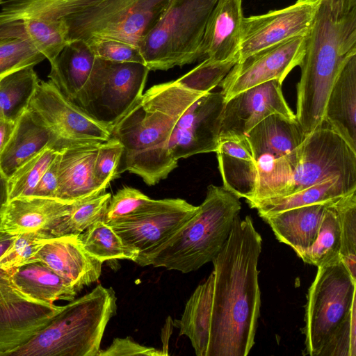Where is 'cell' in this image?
Instances as JSON below:
<instances>
[{"instance_id":"6da1fadb","label":"cell","mask_w":356,"mask_h":356,"mask_svg":"<svg viewBox=\"0 0 356 356\" xmlns=\"http://www.w3.org/2000/svg\"><path fill=\"white\" fill-rule=\"evenodd\" d=\"M262 239L250 216L236 218L213 270L173 322L197 356H246L260 314L258 260Z\"/></svg>"},{"instance_id":"7a4b0ae2","label":"cell","mask_w":356,"mask_h":356,"mask_svg":"<svg viewBox=\"0 0 356 356\" xmlns=\"http://www.w3.org/2000/svg\"><path fill=\"white\" fill-rule=\"evenodd\" d=\"M203 94L176 81L153 86L143 94L111 130V136L123 146L118 176L128 171L149 186L165 179L177 165L168 148L173 127L181 113Z\"/></svg>"},{"instance_id":"3957f363","label":"cell","mask_w":356,"mask_h":356,"mask_svg":"<svg viewBox=\"0 0 356 356\" xmlns=\"http://www.w3.org/2000/svg\"><path fill=\"white\" fill-rule=\"evenodd\" d=\"M305 38L295 115L306 136L325 124L332 85L345 62L356 54V3L321 0Z\"/></svg>"},{"instance_id":"277c9868","label":"cell","mask_w":356,"mask_h":356,"mask_svg":"<svg viewBox=\"0 0 356 356\" xmlns=\"http://www.w3.org/2000/svg\"><path fill=\"white\" fill-rule=\"evenodd\" d=\"M356 279L340 259L318 267L305 311L303 355L356 356Z\"/></svg>"},{"instance_id":"5b68a950","label":"cell","mask_w":356,"mask_h":356,"mask_svg":"<svg viewBox=\"0 0 356 356\" xmlns=\"http://www.w3.org/2000/svg\"><path fill=\"white\" fill-rule=\"evenodd\" d=\"M241 209L238 197L223 186L211 184L196 213L161 245L138 254L134 262L184 273L195 271L220 252Z\"/></svg>"},{"instance_id":"8992f818","label":"cell","mask_w":356,"mask_h":356,"mask_svg":"<svg viewBox=\"0 0 356 356\" xmlns=\"http://www.w3.org/2000/svg\"><path fill=\"white\" fill-rule=\"evenodd\" d=\"M114 290L101 284L63 305L42 329L8 356H97L106 327L115 314Z\"/></svg>"},{"instance_id":"52a82bcc","label":"cell","mask_w":356,"mask_h":356,"mask_svg":"<svg viewBox=\"0 0 356 356\" xmlns=\"http://www.w3.org/2000/svg\"><path fill=\"white\" fill-rule=\"evenodd\" d=\"M218 0H170L139 48L150 70H167L202 59L208 19Z\"/></svg>"},{"instance_id":"ba28073f","label":"cell","mask_w":356,"mask_h":356,"mask_svg":"<svg viewBox=\"0 0 356 356\" xmlns=\"http://www.w3.org/2000/svg\"><path fill=\"white\" fill-rule=\"evenodd\" d=\"M170 0H98L65 18L68 40L112 38L139 46Z\"/></svg>"},{"instance_id":"9c48e42d","label":"cell","mask_w":356,"mask_h":356,"mask_svg":"<svg viewBox=\"0 0 356 356\" xmlns=\"http://www.w3.org/2000/svg\"><path fill=\"white\" fill-rule=\"evenodd\" d=\"M149 72L142 63L95 57L89 78L73 103L112 130L143 95Z\"/></svg>"},{"instance_id":"30bf717a","label":"cell","mask_w":356,"mask_h":356,"mask_svg":"<svg viewBox=\"0 0 356 356\" xmlns=\"http://www.w3.org/2000/svg\"><path fill=\"white\" fill-rule=\"evenodd\" d=\"M336 176L356 179V151L325 124L306 135L291 151L285 184L275 197Z\"/></svg>"},{"instance_id":"8fae6325","label":"cell","mask_w":356,"mask_h":356,"mask_svg":"<svg viewBox=\"0 0 356 356\" xmlns=\"http://www.w3.org/2000/svg\"><path fill=\"white\" fill-rule=\"evenodd\" d=\"M27 110L48 132L49 147L57 152L111 137V130L67 99L51 81H40Z\"/></svg>"},{"instance_id":"7c38bea8","label":"cell","mask_w":356,"mask_h":356,"mask_svg":"<svg viewBox=\"0 0 356 356\" xmlns=\"http://www.w3.org/2000/svg\"><path fill=\"white\" fill-rule=\"evenodd\" d=\"M305 135L296 119L274 114L264 118L245 135L256 163L257 178L254 197L247 202L273 197L283 181L289 153Z\"/></svg>"},{"instance_id":"4fadbf2b","label":"cell","mask_w":356,"mask_h":356,"mask_svg":"<svg viewBox=\"0 0 356 356\" xmlns=\"http://www.w3.org/2000/svg\"><path fill=\"white\" fill-rule=\"evenodd\" d=\"M16 235L0 232V256ZM13 270L0 267V356L29 341L63 306L33 299L16 285Z\"/></svg>"},{"instance_id":"5bb4252c","label":"cell","mask_w":356,"mask_h":356,"mask_svg":"<svg viewBox=\"0 0 356 356\" xmlns=\"http://www.w3.org/2000/svg\"><path fill=\"white\" fill-rule=\"evenodd\" d=\"M305 37L284 40L238 61L219 84L225 102L243 90L271 80L282 83L289 72L301 63Z\"/></svg>"},{"instance_id":"9a60e30c","label":"cell","mask_w":356,"mask_h":356,"mask_svg":"<svg viewBox=\"0 0 356 356\" xmlns=\"http://www.w3.org/2000/svg\"><path fill=\"white\" fill-rule=\"evenodd\" d=\"M225 105L221 91H210L200 96L181 113L169 140V153L175 161L216 151Z\"/></svg>"},{"instance_id":"2e32d148","label":"cell","mask_w":356,"mask_h":356,"mask_svg":"<svg viewBox=\"0 0 356 356\" xmlns=\"http://www.w3.org/2000/svg\"><path fill=\"white\" fill-rule=\"evenodd\" d=\"M320 3L321 0H297L282 9L243 17L238 61L264 48L297 36L306 35Z\"/></svg>"},{"instance_id":"e0dca14e","label":"cell","mask_w":356,"mask_h":356,"mask_svg":"<svg viewBox=\"0 0 356 356\" xmlns=\"http://www.w3.org/2000/svg\"><path fill=\"white\" fill-rule=\"evenodd\" d=\"M197 209L198 206L180 198L163 199L149 211L118 221L110 226L125 244L142 254L168 240L196 213Z\"/></svg>"},{"instance_id":"ac0fdd59","label":"cell","mask_w":356,"mask_h":356,"mask_svg":"<svg viewBox=\"0 0 356 356\" xmlns=\"http://www.w3.org/2000/svg\"><path fill=\"white\" fill-rule=\"evenodd\" d=\"M274 114L296 119L282 83L275 79L243 90L225 102L219 138H244L256 124Z\"/></svg>"},{"instance_id":"d6986e66","label":"cell","mask_w":356,"mask_h":356,"mask_svg":"<svg viewBox=\"0 0 356 356\" xmlns=\"http://www.w3.org/2000/svg\"><path fill=\"white\" fill-rule=\"evenodd\" d=\"M36 259L70 282L77 291L98 280L103 264L85 250L79 235L49 238L37 253Z\"/></svg>"},{"instance_id":"ffe728a7","label":"cell","mask_w":356,"mask_h":356,"mask_svg":"<svg viewBox=\"0 0 356 356\" xmlns=\"http://www.w3.org/2000/svg\"><path fill=\"white\" fill-rule=\"evenodd\" d=\"M71 204L33 195L12 199L3 209L0 232L12 235L38 231L49 233L67 215Z\"/></svg>"},{"instance_id":"44dd1931","label":"cell","mask_w":356,"mask_h":356,"mask_svg":"<svg viewBox=\"0 0 356 356\" xmlns=\"http://www.w3.org/2000/svg\"><path fill=\"white\" fill-rule=\"evenodd\" d=\"M243 18L242 0H218L206 25L202 59L238 60Z\"/></svg>"},{"instance_id":"7402d4cb","label":"cell","mask_w":356,"mask_h":356,"mask_svg":"<svg viewBox=\"0 0 356 356\" xmlns=\"http://www.w3.org/2000/svg\"><path fill=\"white\" fill-rule=\"evenodd\" d=\"M100 144L67 148L60 152L56 199L73 203L102 193L94 175V165Z\"/></svg>"},{"instance_id":"603a6c76","label":"cell","mask_w":356,"mask_h":356,"mask_svg":"<svg viewBox=\"0 0 356 356\" xmlns=\"http://www.w3.org/2000/svg\"><path fill=\"white\" fill-rule=\"evenodd\" d=\"M324 121L356 151V54L345 62L332 85Z\"/></svg>"},{"instance_id":"cb8c5ba5","label":"cell","mask_w":356,"mask_h":356,"mask_svg":"<svg viewBox=\"0 0 356 356\" xmlns=\"http://www.w3.org/2000/svg\"><path fill=\"white\" fill-rule=\"evenodd\" d=\"M215 152L223 187L238 198L252 200L256 191L257 171L245 137L220 138Z\"/></svg>"},{"instance_id":"d4e9b609","label":"cell","mask_w":356,"mask_h":356,"mask_svg":"<svg viewBox=\"0 0 356 356\" xmlns=\"http://www.w3.org/2000/svg\"><path fill=\"white\" fill-rule=\"evenodd\" d=\"M332 202L296 207L261 218L277 239L291 247L299 256L315 241L324 210Z\"/></svg>"},{"instance_id":"484cf974","label":"cell","mask_w":356,"mask_h":356,"mask_svg":"<svg viewBox=\"0 0 356 356\" xmlns=\"http://www.w3.org/2000/svg\"><path fill=\"white\" fill-rule=\"evenodd\" d=\"M95 56L83 40H70L50 62L48 75L60 92L74 102L90 74Z\"/></svg>"},{"instance_id":"4316f807","label":"cell","mask_w":356,"mask_h":356,"mask_svg":"<svg viewBox=\"0 0 356 356\" xmlns=\"http://www.w3.org/2000/svg\"><path fill=\"white\" fill-rule=\"evenodd\" d=\"M356 191V179L336 176L292 194L248 202L260 217L316 203L328 202Z\"/></svg>"},{"instance_id":"83f0119b","label":"cell","mask_w":356,"mask_h":356,"mask_svg":"<svg viewBox=\"0 0 356 356\" xmlns=\"http://www.w3.org/2000/svg\"><path fill=\"white\" fill-rule=\"evenodd\" d=\"M50 137L26 110L16 121L14 131L0 154V172L8 179L25 161L46 147Z\"/></svg>"},{"instance_id":"f1b7e54d","label":"cell","mask_w":356,"mask_h":356,"mask_svg":"<svg viewBox=\"0 0 356 356\" xmlns=\"http://www.w3.org/2000/svg\"><path fill=\"white\" fill-rule=\"evenodd\" d=\"M64 19H26L0 25V38H17L29 42L51 62L70 42Z\"/></svg>"},{"instance_id":"f546056e","label":"cell","mask_w":356,"mask_h":356,"mask_svg":"<svg viewBox=\"0 0 356 356\" xmlns=\"http://www.w3.org/2000/svg\"><path fill=\"white\" fill-rule=\"evenodd\" d=\"M13 277L23 293L42 302L71 301L78 292L70 282L41 261L29 263L13 270Z\"/></svg>"},{"instance_id":"4dcf8cb0","label":"cell","mask_w":356,"mask_h":356,"mask_svg":"<svg viewBox=\"0 0 356 356\" xmlns=\"http://www.w3.org/2000/svg\"><path fill=\"white\" fill-rule=\"evenodd\" d=\"M98 0H6L0 9V25L26 19L58 20Z\"/></svg>"},{"instance_id":"1f68e13d","label":"cell","mask_w":356,"mask_h":356,"mask_svg":"<svg viewBox=\"0 0 356 356\" xmlns=\"http://www.w3.org/2000/svg\"><path fill=\"white\" fill-rule=\"evenodd\" d=\"M33 67H24L0 79V120L16 122L27 110L40 81Z\"/></svg>"},{"instance_id":"d6a6232c","label":"cell","mask_w":356,"mask_h":356,"mask_svg":"<svg viewBox=\"0 0 356 356\" xmlns=\"http://www.w3.org/2000/svg\"><path fill=\"white\" fill-rule=\"evenodd\" d=\"M334 201L328 204L324 210L315 241L298 256L305 264L318 268L337 263L341 259L340 227L333 206Z\"/></svg>"},{"instance_id":"836d02e7","label":"cell","mask_w":356,"mask_h":356,"mask_svg":"<svg viewBox=\"0 0 356 356\" xmlns=\"http://www.w3.org/2000/svg\"><path fill=\"white\" fill-rule=\"evenodd\" d=\"M79 236L85 250L103 263L112 259L134 261L139 254L136 249L125 244L103 220L92 224Z\"/></svg>"},{"instance_id":"e575fe53","label":"cell","mask_w":356,"mask_h":356,"mask_svg":"<svg viewBox=\"0 0 356 356\" xmlns=\"http://www.w3.org/2000/svg\"><path fill=\"white\" fill-rule=\"evenodd\" d=\"M111 196L104 192L74 202L67 215L60 219L49 234L54 237L80 235L92 224L103 220Z\"/></svg>"},{"instance_id":"d590c367","label":"cell","mask_w":356,"mask_h":356,"mask_svg":"<svg viewBox=\"0 0 356 356\" xmlns=\"http://www.w3.org/2000/svg\"><path fill=\"white\" fill-rule=\"evenodd\" d=\"M58 152L46 147L20 165L7 179L8 200L32 195L41 177Z\"/></svg>"},{"instance_id":"8d00e7d4","label":"cell","mask_w":356,"mask_h":356,"mask_svg":"<svg viewBox=\"0 0 356 356\" xmlns=\"http://www.w3.org/2000/svg\"><path fill=\"white\" fill-rule=\"evenodd\" d=\"M333 206L340 227V258L356 279V191L337 199Z\"/></svg>"},{"instance_id":"74e56055","label":"cell","mask_w":356,"mask_h":356,"mask_svg":"<svg viewBox=\"0 0 356 356\" xmlns=\"http://www.w3.org/2000/svg\"><path fill=\"white\" fill-rule=\"evenodd\" d=\"M161 200H153L141 191L124 186L111 196L103 220L108 225L144 214L156 207Z\"/></svg>"},{"instance_id":"f35d334b","label":"cell","mask_w":356,"mask_h":356,"mask_svg":"<svg viewBox=\"0 0 356 356\" xmlns=\"http://www.w3.org/2000/svg\"><path fill=\"white\" fill-rule=\"evenodd\" d=\"M48 232L23 233L16 237L0 256V267L13 270L29 263L38 261L36 254L45 243L53 238Z\"/></svg>"},{"instance_id":"ab89813d","label":"cell","mask_w":356,"mask_h":356,"mask_svg":"<svg viewBox=\"0 0 356 356\" xmlns=\"http://www.w3.org/2000/svg\"><path fill=\"white\" fill-rule=\"evenodd\" d=\"M238 61L237 58L223 61L205 58L192 70L175 81L189 90L208 92L219 86Z\"/></svg>"},{"instance_id":"60d3db41","label":"cell","mask_w":356,"mask_h":356,"mask_svg":"<svg viewBox=\"0 0 356 356\" xmlns=\"http://www.w3.org/2000/svg\"><path fill=\"white\" fill-rule=\"evenodd\" d=\"M46 58L22 38H0V79L28 66H35Z\"/></svg>"},{"instance_id":"b9f144b4","label":"cell","mask_w":356,"mask_h":356,"mask_svg":"<svg viewBox=\"0 0 356 356\" xmlns=\"http://www.w3.org/2000/svg\"><path fill=\"white\" fill-rule=\"evenodd\" d=\"M122 153V145L113 136L99 145L94 165V175L101 192L104 193L109 183L118 177V168Z\"/></svg>"},{"instance_id":"7bdbcfd3","label":"cell","mask_w":356,"mask_h":356,"mask_svg":"<svg viewBox=\"0 0 356 356\" xmlns=\"http://www.w3.org/2000/svg\"><path fill=\"white\" fill-rule=\"evenodd\" d=\"M85 42L95 57L114 62L138 63L145 65L140 48L137 45L105 38H92Z\"/></svg>"},{"instance_id":"ee69618b","label":"cell","mask_w":356,"mask_h":356,"mask_svg":"<svg viewBox=\"0 0 356 356\" xmlns=\"http://www.w3.org/2000/svg\"><path fill=\"white\" fill-rule=\"evenodd\" d=\"M166 355L163 350L142 346L129 337L115 338L107 348L99 350L97 356Z\"/></svg>"},{"instance_id":"f6af8a7d","label":"cell","mask_w":356,"mask_h":356,"mask_svg":"<svg viewBox=\"0 0 356 356\" xmlns=\"http://www.w3.org/2000/svg\"><path fill=\"white\" fill-rule=\"evenodd\" d=\"M59 160L60 152L57 154L51 165L41 177L32 195L56 199L58 187Z\"/></svg>"},{"instance_id":"bcb514c9","label":"cell","mask_w":356,"mask_h":356,"mask_svg":"<svg viewBox=\"0 0 356 356\" xmlns=\"http://www.w3.org/2000/svg\"><path fill=\"white\" fill-rule=\"evenodd\" d=\"M15 122L0 120V154L8 143L15 129Z\"/></svg>"},{"instance_id":"7dc6e473","label":"cell","mask_w":356,"mask_h":356,"mask_svg":"<svg viewBox=\"0 0 356 356\" xmlns=\"http://www.w3.org/2000/svg\"><path fill=\"white\" fill-rule=\"evenodd\" d=\"M8 201L7 179L0 172V223L3 209Z\"/></svg>"},{"instance_id":"c3c4849f","label":"cell","mask_w":356,"mask_h":356,"mask_svg":"<svg viewBox=\"0 0 356 356\" xmlns=\"http://www.w3.org/2000/svg\"><path fill=\"white\" fill-rule=\"evenodd\" d=\"M345 1H346L347 2L350 3H356V0H345Z\"/></svg>"},{"instance_id":"681fc988","label":"cell","mask_w":356,"mask_h":356,"mask_svg":"<svg viewBox=\"0 0 356 356\" xmlns=\"http://www.w3.org/2000/svg\"><path fill=\"white\" fill-rule=\"evenodd\" d=\"M6 0H0V5L3 4Z\"/></svg>"}]
</instances>
